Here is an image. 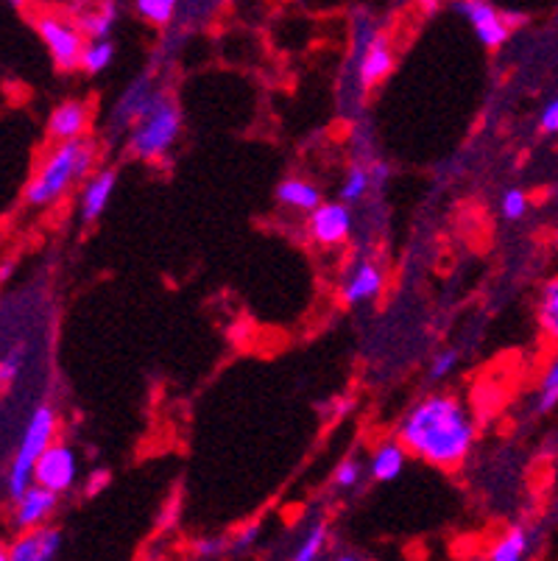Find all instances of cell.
I'll return each instance as SVG.
<instances>
[{"instance_id":"6da1fadb","label":"cell","mask_w":558,"mask_h":561,"mask_svg":"<svg viewBox=\"0 0 558 561\" xmlns=\"http://www.w3.org/2000/svg\"><path fill=\"white\" fill-rule=\"evenodd\" d=\"M399 442L408 453L436 467H458L472 450L475 425L458 400L428 397L411 408L399 427Z\"/></svg>"},{"instance_id":"7a4b0ae2","label":"cell","mask_w":558,"mask_h":561,"mask_svg":"<svg viewBox=\"0 0 558 561\" xmlns=\"http://www.w3.org/2000/svg\"><path fill=\"white\" fill-rule=\"evenodd\" d=\"M92 162H95L92 142L81 140V137L59 142L25 185V202L34 207H48L56 198L65 196L76 182L84 180Z\"/></svg>"},{"instance_id":"3957f363","label":"cell","mask_w":558,"mask_h":561,"mask_svg":"<svg viewBox=\"0 0 558 561\" xmlns=\"http://www.w3.org/2000/svg\"><path fill=\"white\" fill-rule=\"evenodd\" d=\"M54 433H56L54 408L43 405L31 413L23 438H20L18 453H14L12 458V467H9V494H12V500H18L20 494L34 483V467H37L39 456L54 445Z\"/></svg>"},{"instance_id":"277c9868","label":"cell","mask_w":558,"mask_h":561,"mask_svg":"<svg viewBox=\"0 0 558 561\" xmlns=\"http://www.w3.org/2000/svg\"><path fill=\"white\" fill-rule=\"evenodd\" d=\"M179 129H182V115H179L173 99L166 93H157L148 115L140 124H135V131H132V154L140 157V160H160L176 142Z\"/></svg>"},{"instance_id":"5b68a950","label":"cell","mask_w":558,"mask_h":561,"mask_svg":"<svg viewBox=\"0 0 558 561\" xmlns=\"http://www.w3.org/2000/svg\"><path fill=\"white\" fill-rule=\"evenodd\" d=\"M34 28L43 37L50 59L59 70L81 68V54H84V34L76 23L59 18V14H39L34 20Z\"/></svg>"},{"instance_id":"8992f818","label":"cell","mask_w":558,"mask_h":561,"mask_svg":"<svg viewBox=\"0 0 558 561\" xmlns=\"http://www.w3.org/2000/svg\"><path fill=\"white\" fill-rule=\"evenodd\" d=\"M79 478V467H76V453L68 445H50L48 450L39 456L37 467H34V483L50 489V492L61 494L68 492Z\"/></svg>"},{"instance_id":"52a82bcc","label":"cell","mask_w":558,"mask_h":561,"mask_svg":"<svg viewBox=\"0 0 558 561\" xmlns=\"http://www.w3.org/2000/svg\"><path fill=\"white\" fill-rule=\"evenodd\" d=\"M458 12L472 23L475 34L486 48H500L511 37V25L489 0H460Z\"/></svg>"},{"instance_id":"ba28073f","label":"cell","mask_w":558,"mask_h":561,"mask_svg":"<svg viewBox=\"0 0 558 561\" xmlns=\"http://www.w3.org/2000/svg\"><path fill=\"white\" fill-rule=\"evenodd\" d=\"M61 548V530L50 525L25 528L9 548V561H50Z\"/></svg>"},{"instance_id":"9c48e42d","label":"cell","mask_w":558,"mask_h":561,"mask_svg":"<svg viewBox=\"0 0 558 561\" xmlns=\"http://www.w3.org/2000/svg\"><path fill=\"white\" fill-rule=\"evenodd\" d=\"M352 229V216L346 202L338 204H319L310 216V232L319 243L324 247H338V243H344L350 238Z\"/></svg>"},{"instance_id":"30bf717a","label":"cell","mask_w":558,"mask_h":561,"mask_svg":"<svg viewBox=\"0 0 558 561\" xmlns=\"http://www.w3.org/2000/svg\"><path fill=\"white\" fill-rule=\"evenodd\" d=\"M56 503H59V494L39 486V483H31V486L14 500V525L23 530L45 525V519L54 514Z\"/></svg>"},{"instance_id":"8fae6325","label":"cell","mask_w":558,"mask_h":561,"mask_svg":"<svg viewBox=\"0 0 558 561\" xmlns=\"http://www.w3.org/2000/svg\"><path fill=\"white\" fill-rule=\"evenodd\" d=\"M394 68L391 45L386 37L375 34V39L366 45V50L361 54V62H357V81H361L363 90H372L377 81L386 79Z\"/></svg>"},{"instance_id":"7c38bea8","label":"cell","mask_w":558,"mask_h":561,"mask_svg":"<svg viewBox=\"0 0 558 561\" xmlns=\"http://www.w3.org/2000/svg\"><path fill=\"white\" fill-rule=\"evenodd\" d=\"M153 99H157V90H153L151 79H137L135 84H129V90L121 95L115 106V124H140L143 117L151 110Z\"/></svg>"},{"instance_id":"4fadbf2b","label":"cell","mask_w":558,"mask_h":561,"mask_svg":"<svg viewBox=\"0 0 558 561\" xmlns=\"http://www.w3.org/2000/svg\"><path fill=\"white\" fill-rule=\"evenodd\" d=\"M87 129V106L81 101H65L56 106L48 117V135L50 140L65 142L76 140Z\"/></svg>"},{"instance_id":"5bb4252c","label":"cell","mask_w":558,"mask_h":561,"mask_svg":"<svg viewBox=\"0 0 558 561\" xmlns=\"http://www.w3.org/2000/svg\"><path fill=\"white\" fill-rule=\"evenodd\" d=\"M115 171H101L95 173L92 180H87L84 191H81V218H84V221H95V218L104 216L106 204H110L112 193H115Z\"/></svg>"},{"instance_id":"9a60e30c","label":"cell","mask_w":558,"mask_h":561,"mask_svg":"<svg viewBox=\"0 0 558 561\" xmlns=\"http://www.w3.org/2000/svg\"><path fill=\"white\" fill-rule=\"evenodd\" d=\"M383 290V272L375 263H361L352 272L350 283L344 285V302L361 305L366 299H375Z\"/></svg>"},{"instance_id":"2e32d148","label":"cell","mask_w":558,"mask_h":561,"mask_svg":"<svg viewBox=\"0 0 558 561\" xmlns=\"http://www.w3.org/2000/svg\"><path fill=\"white\" fill-rule=\"evenodd\" d=\"M276 198L285 204V207H294L301 213H314L321 204L319 187L310 185L305 180H285L283 185L276 187Z\"/></svg>"},{"instance_id":"e0dca14e","label":"cell","mask_w":558,"mask_h":561,"mask_svg":"<svg viewBox=\"0 0 558 561\" xmlns=\"http://www.w3.org/2000/svg\"><path fill=\"white\" fill-rule=\"evenodd\" d=\"M406 447H402V442L399 445H383L380 450L375 453V461H372V476L377 478V481H394V478H399V472L406 469Z\"/></svg>"},{"instance_id":"ac0fdd59","label":"cell","mask_w":558,"mask_h":561,"mask_svg":"<svg viewBox=\"0 0 558 561\" xmlns=\"http://www.w3.org/2000/svg\"><path fill=\"white\" fill-rule=\"evenodd\" d=\"M117 23V7L115 3H104L101 9H95V12L90 14H81L79 18V28L84 37L90 39H106L110 37V32L115 28Z\"/></svg>"},{"instance_id":"d6986e66","label":"cell","mask_w":558,"mask_h":561,"mask_svg":"<svg viewBox=\"0 0 558 561\" xmlns=\"http://www.w3.org/2000/svg\"><path fill=\"white\" fill-rule=\"evenodd\" d=\"M539 324L547 339L558 344V277L550 279L539 299Z\"/></svg>"},{"instance_id":"ffe728a7","label":"cell","mask_w":558,"mask_h":561,"mask_svg":"<svg viewBox=\"0 0 558 561\" xmlns=\"http://www.w3.org/2000/svg\"><path fill=\"white\" fill-rule=\"evenodd\" d=\"M528 534L522 528H511L509 534H505L503 539H500L498 545H494V550L489 553L491 561H520L525 559V553H528Z\"/></svg>"},{"instance_id":"44dd1931","label":"cell","mask_w":558,"mask_h":561,"mask_svg":"<svg viewBox=\"0 0 558 561\" xmlns=\"http://www.w3.org/2000/svg\"><path fill=\"white\" fill-rule=\"evenodd\" d=\"M112 59H115V45L110 43V37L90 39V43L84 45V54H81V68H84L87 73H101V70L110 68Z\"/></svg>"},{"instance_id":"7402d4cb","label":"cell","mask_w":558,"mask_h":561,"mask_svg":"<svg viewBox=\"0 0 558 561\" xmlns=\"http://www.w3.org/2000/svg\"><path fill=\"white\" fill-rule=\"evenodd\" d=\"M23 364H25V346H14L12 352H7V355L0 358V391L12 389L14 382L20 380V375H23Z\"/></svg>"},{"instance_id":"603a6c76","label":"cell","mask_w":558,"mask_h":561,"mask_svg":"<svg viewBox=\"0 0 558 561\" xmlns=\"http://www.w3.org/2000/svg\"><path fill=\"white\" fill-rule=\"evenodd\" d=\"M327 534H330V530H327V525L324 523H316L314 528H310L305 534V539H301V545H299V550H296V553H294V559L296 561H314V559H319L321 550H324V545H327Z\"/></svg>"},{"instance_id":"cb8c5ba5","label":"cell","mask_w":558,"mask_h":561,"mask_svg":"<svg viewBox=\"0 0 558 561\" xmlns=\"http://www.w3.org/2000/svg\"><path fill=\"white\" fill-rule=\"evenodd\" d=\"M368 185H372V173L366 171V168H352L350 173H346V180H344V187H341V198H344L346 204H355L361 202L363 196H366Z\"/></svg>"},{"instance_id":"d4e9b609","label":"cell","mask_w":558,"mask_h":561,"mask_svg":"<svg viewBox=\"0 0 558 561\" xmlns=\"http://www.w3.org/2000/svg\"><path fill=\"white\" fill-rule=\"evenodd\" d=\"M558 405V352L556 358L550 360L547 366L545 377H542V386H539V411L547 413Z\"/></svg>"},{"instance_id":"484cf974","label":"cell","mask_w":558,"mask_h":561,"mask_svg":"<svg viewBox=\"0 0 558 561\" xmlns=\"http://www.w3.org/2000/svg\"><path fill=\"white\" fill-rule=\"evenodd\" d=\"M137 12L151 23L166 25L171 23L173 12H176V0H137Z\"/></svg>"},{"instance_id":"4316f807","label":"cell","mask_w":558,"mask_h":561,"mask_svg":"<svg viewBox=\"0 0 558 561\" xmlns=\"http://www.w3.org/2000/svg\"><path fill=\"white\" fill-rule=\"evenodd\" d=\"M528 213V196L522 191H509L503 196V216L509 221H520L522 216Z\"/></svg>"},{"instance_id":"83f0119b","label":"cell","mask_w":558,"mask_h":561,"mask_svg":"<svg viewBox=\"0 0 558 561\" xmlns=\"http://www.w3.org/2000/svg\"><path fill=\"white\" fill-rule=\"evenodd\" d=\"M455 364H458V350H442L433 358V366H430V380H442V377H447L449 371L455 369Z\"/></svg>"},{"instance_id":"f1b7e54d","label":"cell","mask_w":558,"mask_h":561,"mask_svg":"<svg viewBox=\"0 0 558 561\" xmlns=\"http://www.w3.org/2000/svg\"><path fill=\"white\" fill-rule=\"evenodd\" d=\"M357 481H361V463H357L355 458L341 463V467L335 469V478H332V483H335L338 489H352L357 486Z\"/></svg>"},{"instance_id":"f546056e","label":"cell","mask_w":558,"mask_h":561,"mask_svg":"<svg viewBox=\"0 0 558 561\" xmlns=\"http://www.w3.org/2000/svg\"><path fill=\"white\" fill-rule=\"evenodd\" d=\"M106 483H110V472H106V469H95V472L90 476V483H87V494H90V497H95V494H99Z\"/></svg>"},{"instance_id":"4dcf8cb0","label":"cell","mask_w":558,"mask_h":561,"mask_svg":"<svg viewBox=\"0 0 558 561\" xmlns=\"http://www.w3.org/2000/svg\"><path fill=\"white\" fill-rule=\"evenodd\" d=\"M542 129L545 131H558V99L542 112Z\"/></svg>"},{"instance_id":"1f68e13d","label":"cell","mask_w":558,"mask_h":561,"mask_svg":"<svg viewBox=\"0 0 558 561\" xmlns=\"http://www.w3.org/2000/svg\"><path fill=\"white\" fill-rule=\"evenodd\" d=\"M258 537H260V525L254 523V525H249V528H246L243 534H240L238 542H235V545H238V548H249V545L258 542Z\"/></svg>"},{"instance_id":"d6a6232c","label":"cell","mask_w":558,"mask_h":561,"mask_svg":"<svg viewBox=\"0 0 558 561\" xmlns=\"http://www.w3.org/2000/svg\"><path fill=\"white\" fill-rule=\"evenodd\" d=\"M193 550H196L198 556H215V553H221V542H213V539H204V542L193 545Z\"/></svg>"},{"instance_id":"836d02e7","label":"cell","mask_w":558,"mask_h":561,"mask_svg":"<svg viewBox=\"0 0 558 561\" xmlns=\"http://www.w3.org/2000/svg\"><path fill=\"white\" fill-rule=\"evenodd\" d=\"M14 260H3V263H0V283H7L9 277H12V272H14Z\"/></svg>"},{"instance_id":"e575fe53","label":"cell","mask_w":558,"mask_h":561,"mask_svg":"<svg viewBox=\"0 0 558 561\" xmlns=\"http://www.w3.org/2000/svg\"><path fill=\"white\" fill-rule=\"evenodd\" d=\"M388 180V168L386 165H377L375 168V176H372V182H375V185H383V182Z\"/></svg>"},{"instance_id":"d590c367","label":"cell","mask_w":558,"mask_h":561,"mask_svg":"<svg viewBox=\"0 0 558 561\" xmlns=\"http://www.w3.org/2000/svg\"><path fill=\"white\" fill-rule=\"evenodd\" d=\"M419 3H422L424 12H433V9H436V0H419Z\"/></svg>"},{"instance_id":"8d00e7d4","label":"cell","mask_w":558,"mask_h":561,"mask_svg":"<svg viewBox=\"0 0 558 561\" xmlns=\"http://www.w3.org/2000/svg\"><path fill=\"white\" fill-rule=\"evenodd\" d=\"M0 561H9V548L0 542Z\"/></svg>"},{"instance_id":"74e56055","label":"cell","mask_w":558,"mask_h":561,"mask_svg":"<svg viewBox=\"0 0 558 561\" xmlns=\"http://www.w3.org/2000/svg\"><path fill=\"white\" fill-rule=\"evenodd\" d=\"M9 3H14V7H25V0H9Z\"/></svg>"}]
</instances>
